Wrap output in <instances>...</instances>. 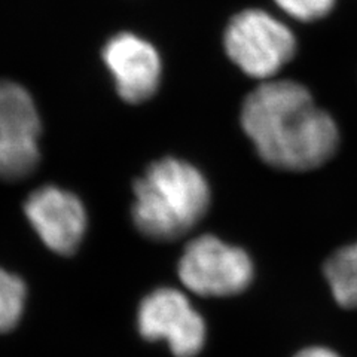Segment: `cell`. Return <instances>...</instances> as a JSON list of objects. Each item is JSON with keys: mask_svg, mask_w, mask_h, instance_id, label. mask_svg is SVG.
<instances>
[{"mask_svg": "<svg viewBox=\"0 0 357 357\" xmlns=\"http://www.w3.org/2000/svg\"><path fill=\"white\" fill-rule=\"evenodd\" d=\"M323 270L337 304L357 308V241L335 252Z\"/></svg>", "mask_w": 357, "mask_h": 357, "instance_id": "obj_9", "label": "cell"}, {"mask_svg": "<svg viewBox=\"0 0 357 357\" xmlns=\"http://www.w3.org/2000/svg\"><path fill=\"white\" fill-rule=\"evenodd\" d=\"M40 118L26 88L0 81V178L20 181L39 162Z\"/></svg>", "mask_w": 357, "mask_h": 357, "instance_id": "obj_6", "label": "cell"}, {"mask_svg": "<svg viewBox=\"0 0 357 357\" xmlns=\"http://www.w3.org/2000/svg\"><path fill=\"white\" fill-rule=\"evenodd\" d=\"M253 274L248 253L210 234L189 241L178 261L182 283L206 298L238 295L250 286Z\"/></svg>", "mask_w": 357, "mask_h": 357, "instance_id": "obj_4", "label": "cell"}, {"mask_svg": "<svg viewBox=\"0 0 357 357\" xmlns=\"http://www.w3.org/2000/svg\"><path fill=\"white\" fill-rule=\"evenodd\" d=\"M26 304V284L15 274L0 268V332L14 329Z\"/></svg>", "mask_w": 357, "mask_h": 357, "instance_id": "obj_10", "label": "cell"}, {"mask_svg": "<svg viewBox=\"0 0 357 357\" xmlns=\"http://www.w3.org/2000/svg\"><path fill=\"white\" fill-rule=\"evenodd\" d=\"M210 198L206 177L192 164L162 158L134 182V225L151 240H177L206 216Z\"/></svg>", "mask_w": 357, "mask_h": 357, "instance_id": "obj_2", "label": "cell"}, {"mask_svg": "<svg viewBox=\"0 0 357 357\" xmlns=\"http://www.w3.org/2000/svg\"><path fill=\"white\" fill-rule=\"evenodd\" d=\"M294 357H341V356L329 347H323V345H311V347H305L301 351H298Z\"/></svg>", "mask_w": 357, "mask_h": 357, "instance_id": "obj_12", "label": "cell"}, {"mask_svg": "<svg viewBox=\"0 0 357 357\" xmlns=\"http://www.w3.org/2000/svg\"><path fill=\"white\" fill-rule=\"evenodd\" d=\"M103 60L121 98L137 105L155 96L161 82V59L153 45L132 33H119L103 48Z\"/></svg>", "mask_w": 357, "mask_h": 357, "instance_id": "obj_8", "label": "cell"}, {"mask_svg": "<svg viewBox=\"0 0 357 357\" xmlns=\"http://www.w3.org/2000/svg\"><path fill=\"white\" fill-rule=\"evenodd\" d=\"M287 15L299 21H317L326 17L337 0H274Z\"/></svg>", "mask_w": 357, "mask_h": 357, "instance_id": "obj_11", "label": "cell"}, {"mask_svg": "<svg viewBox=\"0 0 357 357\" xmlns=\"http://www.w3.org/2000/svg\"><path fill=\"white\" fill-rule=\"evenodd\" d=\"M139 333L148 341H165L176 357H195L204 349L207 326L191 301L173 287L144 296L137 310Z\"/></svg>", "mask_w": 357, "mask_h": 357, "instance_id": "obj_5", "label": "cell"}, {"mask_svg": "<svg viewBox=\"0 0 357 357\" xmlns=\"http://www.w3.org/2000/svg\"><path fill=\"white\" fill-rule=\"evenodd\" d=\"M33 229L48 249L72 255L79 248L86 229V211L81 199L59 186H42L24 204Z\"/></svg>", "mask_w": 357, "mask_h": 357, "instance_id": "obj_7", "label": "cell"}, {"mask_svg": "<svg viewBox=\"0 0 357 357\" xmlns=\"http://www.w3.org/2000/svg\"><path fill=\"white\" fill-rule=\"evenodd\" d=\"M241 127L268 165L287 172L317 169L340 146L337 122L294 81L256 86L243 103Z\"/></svg>", "mask_w": 357, "mask_h": 357, "instance_id": "obj_1", "label": "cell"}, {"mask_svg": "<svg viewBox=\"0 0 357 357\" xmlns=\"http://www.w3.org/2000/svg\"><path fill=\"white\" fill-rule=\"evenodd\" d=\"M223 47L243 73L270 81L294 59L296 39L283 21L266 10L245 9L229 21Z\"/></svg>", "mask_w": 357, "mask_h": 357, "instance_id": "obj_3", "label": "cell"}]
</instances>
